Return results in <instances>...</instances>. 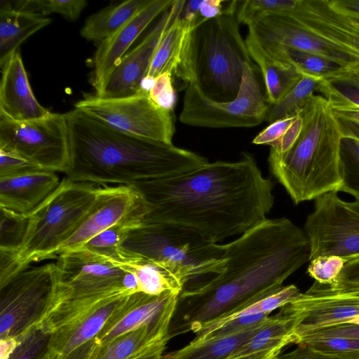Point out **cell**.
Masks as SVG:
<instances>
[{
  "label": "cell",
  "instance_id": "36",
  "mask_svg": "<svg viewBox=\"0 0 359 359\" xmlns=\"http://www.w3.org/2000/svg\"><path fill=\"white\" fill-rule=\"evenodd\" d=\"M88 6L86 0H22L13 6L18 10L35 13L43 16L53 13L62 15L67 19L75 21Z\"/></svg>",
  "mask_w": 359,
  "mask_h": 359
},
{
  "label": "cell",
  "instance_id": "39",
  "mask_svg": "<svg viewBox=\"0 0 359 359\" xmlns=\"http://www.w3.org/2000/svg\"><path fill=\"white\" fill-rule=\"evenodd\" d=\"M50 336L36 323L14 339L17 344L6 359H38L48 349Z\"/></svg>",
  "mask_w": 359,
  "mask_h": 359
},
{
  "label": "cell",
  "instance_id": "9",
  "mask_svg": "<svg viewBox=\"0 0 359 359\" xmlns=\"http://www.w3.org/2000/svg\"><path fill=\"white\" fill-rule=\"evenodd\" d=\"M55 294L74 312L87 311L102 301L139 292L135 277L84 248L59 255Z\"/></svg>",
  "mask_w": 359,
  "mask_h": 359
},
{
  "label": "cell",
  "instance_id": "56",
  "mask_svg": "<svg viewBox=\"0 0 359 359\" xmlns=\"http://www.w3.org/2000/svg\"><path fill=\"white\" fill-rule=\"evenodd\" d=\"M163 359H164V358Z\"/></svg>",
  "mask_w": 359,
  "mask_h": 359
},
{
  "label": "cell",
  "instance_id": "30",
  "mask_svg": "<svg viewBox=\"0 0 359 359\" xmlns=\"http://www.w3.org/2000/svg\"><path fill=\"white\" fill-rule=\"evenodd\" d=\"M296 325V318L280 309L276 315L268 317L259 330L227 359L296 344L293 335Z\"/></svg>",
  "mask_w": 359,
  "mask_h": 359
},
{
  "label": "cell",
  "instance_id": "4",
  "mask_svg": "<svg viewBox=\"0 0 359 359\" xmlns=\"http://www.w3.org/2000/svg\"><path fill=\"white\" fill-rule=\"evenodd\" d=\"M302 133L285 154L269 153L273 175L293 203L315 200L343 185L341 144L344 134L328 101L312 95L299 111Z\"/></svg>",
  "mask_w": 359,
  "mask_h": 359
},
{
  "label": "cell",
  "instance_id": "23",
  "mask_svg": "<svg viewBox=\"0 0 359 359\" xmlns=\"http://www.w3.org/2000/svg\"><path fill=\"white\" fill-rule=\"evenodd\" d=\"M97 255L133 274L137 280L139 292L147 294L158 295L165 292L180 294L188 283L178 270L128 254L121 249L109 256Z\"/></svg>",
  "mask_w": 359,
  "mask_h": 359
},
{
  "label": "cell",
  "instance_id": "11",
  "mask_svg": "<svg viewBox=\"0 0 359 359\" xmlns=\"http://www.w3.org/2000/svg\"><path fill=\"white\" fill-rule=\"evenodd\" d=\"M0 149L13 151L42 170L67 172L71 152L65 114H49L28 121L0 115Z\"/></svg>",
  "mask_w": 359,
  "mask_h": 359
},
{
  "label": "cell",
  "instance_id": "50",
  "mask_svg": "<svg viewBox=\"0 0 359 359\" xmlns=\"http://www.w3.org/2000/svg\"><path fill=\"white\" fill-rule=\"evenodd\" d=\"M283 346L245 355L235 359H276L281 353Z\"/></svg>",
  "mask_w": 359,
  "mask_h": 359
},
{
  "label": "cell",
  "instance_id": "2",
  "mask_svg": "<svg viewBox=\"0 0 359 359\" xmlns=\"http://www.w3.org/2000/svg\"><path fill=\"white\" fill-rule=\"evenodd\" d=\"M221 248L226 259L224 270L185 285L170 325V339L195 333L204 325L279 289L310 261L304 230L286 217L267 218Z\"/></svg>",
  "mask_w": 359,
  "mask_h": 359
},
{
  "label": "cell",
  "instance_id": "28",
  "mask_svg": "<svg viewBox=\"0 0 359 359\" xmlns=\"http://www.w3.org/2000/svg\"><path fill=\"white\" fill-rule=\"evenodd\" d=\"M266 320L252 327L231 334L193 339L187 346L163 355V358L164 359H227L259 330Z\"/></svg>",
  "mask_w": 359,
  "mask_h": 359
},
{
  "label": "cell",
  "instance_id": "7",
  "mask_svg": "<svg viewBox=\"0 0 359 359\" xmlns=\"http://www.w3.org/2000/svg\"><path fill=\"white\" fill-rule=\"evenodd\" d=\"M100 186L65 177L57 189L27 215L22 243L13 253L18 273L33 262L55 259V252L94 208Z\"/></svg>",
  "mask_w": 359,
  "mask_h": 359
},
{
  "label": "cell",
  "instance_id": "8",
  "mask_svg": "<svg viewBox=\"0 0 359 359\" xmlns=\"http://www.w3.org/2000/svg\"><path fill=\"white\" fill-rule=\"evenodd\" d=\"M121 249L178 270L187 278V283L219 274L226 266L221 244L189 229L168 223L142 222L131 227Z\"/></svg>",
  "mask_w": 359,
  "mask_h": 359
},
{
  "label": "cell",
  "instance_id": "21",
  "mask_svg": "<svg viewBox=\"0 0 359 359\" xmlns=\"http://www.w3.org/2000/svg\"><path fill=\"white\" fill-rule=\"evenodd\" d=\"M0 67L1 116L14 121H28L49 114L32 90L19 49Z\"/></svg>",
  "mask_w": 359,
  "mask_h": 359
},
{
  "label": "cell",
  "instance_id": "48",
  "mask_svg": "<svg viewBox=\"0 0 359 359\" xmlns=\"http://www.w3.org/2000/svg\"><path fill=\"white\" fill-rule=\"evenodd\" d=\"M330 2L341 13L359 20V0H331Z\"/></svg>",
  "mask_w": 359,
  "mask_h": 359
},
{
  "label": "cell",
  "instance_id": "35",
  "mask_svg": "<svg viewBox=\"0 0 359 359\" xmlns=\"http://www.w3.org/2000/svg\"><path fill=\"white\" fill-rule=\"evenodd\" d=\"M142 222L143 219L138 217L126 219L97 234L82 248L100 255H114L121 250V245L128 231Z\"/></svg>",
  "mask_w": 359,
  "mask_h": 359
},
{
  "label": "cell",
  "instance_id": "54",
  "mask_svg": "<svg viewBox=\"0 0 359 359\" xmlns=\"http://www.w3.org/2000/svg\"><path fill=\"white\" fill-rule=\"evenodd\" d=\"M54 354L48 349L38 359H53Z\"/></svg>",
  "mask_w": 359,
  "mask_h": 359
},
{
  "label": "cell",
  "instance_id": "43",
  "mask_svg": "<svg viewBox=\"0 0 359 359\" xmlns=\"http://www.w3.org/2000/svg\"><path fill=\"white\" fill-rule=\"evenodd\" d=\"M298 114L284 117L270 123L266 128L257 134L253 139L252 143L271 146L283 135Z\"/></svg>",
  "mask_w": 359,
  "mask_h": 359
},
{
  "label": "cell",
  "instance_id": "10",
  "mask_svg": "<svg viewBox=\"0 0 359 359\" xmlns=\"http://www.w3.org/2000/svg\"><path fill=\"white\" fill-rule=\"evenodd\" d=\"M269 104L262 93L253 64L244 67L237 96L217 102L202 91L196 80L186 88L180 121L187 125L211 128L253 127L265 121Z\"/></svg>",
  "mask_w": 359,
  "mask_h": 359
},
{
  "label": "cell",
  "instance_id": "46",
  "mask_svg": "<svg viewBox=\"0 0 359 359\" xmlns=\"http://www.w3.org/2000/svg\"><path fill=\"white\" fill-rule=\"evenodd\" d=\"M309 336L344 337L359 339V325L348 323L341 324L316 331L306 337Z\"/></svg>",
  "mask_w": 359,
  "mask_h": 359
},
{
  "label": "cell",
  "instance_id": "18",
  "mask_svg": "<svg viewBox=\"0 0 359 359\" xmlns=\"http://www.w3.org/2000/svg\"><path fill=\"white\" fill-rule=\"evenodd\" d=\"M183 3L184 0H179L177 12L158 42L146 76L156 78L168 72L174 83L177 79L187 88L196 80L194 31L197 26L179 16Z\"/></svg>",
  "mask_w": 359,
  "mask_h": 359
},
{
  "label": "cell",
  "instance_id": "33",
  "mask_svg": "<svg viewBox=\"0 0 359 359\" xmlns=\"http://www.w3.org/2000/svg\"><path fill=\"white\" fill-rule=\"evenodd\" d=\"M321 81L318 78L302 75L297 84L278 103L269 104L265 121L272 123L298 114Z\"/></svg>",
  "mask_w": 359,
  "mask_h": 359
},
{
  "label": "cell",
  "instance_id": "42",
  "mask_svg": "<svg viewBox=\"0 0 359 359\" xmlns=\"http://www.w3.org/2000/svg\"><path fill=\"white\" fill-rule=\"evenodd\" d=\"M42 170L21 156L0 149V178Z\"/></svg>",
  "mask_w": 359,
  "mask_h": 359
},
{
  "label": "cell",
  "instance_id": "32",
  "mask_svg": "<svg viewBox=\"0 0 359 359\" xmlns=\"http://www.w3.org/2000/svg\"><path fill=\"white\" fill-rule=\"evenodd\" d=\"M334 111L359 112V65L322 80L318 87Z\"/></svg>",
  "mask_w": 359,
  "mask_h": 359
},
{
  "label": "cell",
  "instance_id": "38",
  "mask_svg": "<svg viewBox=\"0 0 359 359\" xmlns=\"http://www.w3.org/2000/svg\"><path fill=\"white\" fill-rule=\"evenodd\" d=\"M341 160L344 182L339 191L359 196V140L344 137Z\"/></svg>",
  "mask_w": 359,
  "mask_h": 359
},
{
  "label": "cell",
  "instance_id": "1",
  "mask_svg": "<svg viewBox=\"0 0 359 359\" xmlns=\"http://www.w3.org/2000/svg\"><path fill=\"white\" fill-rule=\"evenodd\" d=\"M149 207L145 223H168L215 243L242 235L266 220L274 203L273 184L255 158L215 161L184 174L130 185Z\"/></svg>",
  "mask_w": 359,
  "mask_h": 359
},
{
  "label": "cell",
  "instance_id": "55",
  "mask_svg": "<svg viewBox=\"0 0 359 359\" xmlns=\"http://www.w3.org/2000/svg\"><path fill=\"white\" fill-rule=\"evenodd\" d=\"M347 323L359 325V314L352 318Z\"/></svg>",
  "mask_w": 359,
  "mask_h": 359
},
{
  "label": "cell",
  "instance_id": "31",
  "mask_svg": "<svg viewBox=\"0 0 359 359\" xmlns=\"http://www.w3.org/2000/svg\"><path fill=\"white\" fill-rule=\"evenodd\" d=\"M147 0H127L108 6L90 15L80 30L88 40L102 42L130 20Z\"/></svg>",
  "mask_w": 359,
  "mask_h": 359
},
{
  "label": "cell",
  "instance_id": "14",
  "mask_svg": "<svg viewBox=\"0 0 359 359\" xmlns=\"http://www.w3.org/2000/svg\"><path fill=\"white\" fill-rule=\"evenodd\" d=\"M303 229L309 242L310 260L323 255L340 256L348 261L359 257V212L337 192H327L315 199Z\"/></svg>",
  "mask_w": 359,
  "mask_h": 359
},
{
  "label": "cell",
  "instance_id": "53",
  "mask_svg": "<svg viewBox=\"0 0 359 359\" xmlns=\"http://www.w3.org/2000/svg\"><path fill=\"white\" fill-rule=\"evenodd\" d=\"M354 197L355 200L352 202H347L348 205L352 208L353 210H355L356 212H359V196L358 195H353L352 196Z\"/></svg>",
  "mask_w": 359,
  "mask_h": 359
},
{
  "label": "cell",
  "instance_id": "41",
  "mask_svg": "<svg viewBox=\"0 0 359 359\" xmlns=\"http://www.w3.org/2000/svg\"><path fill=\"white\" fill-rule=\"evenodd\" d=\"M149 96L158 107L172 111L176 104L177 95L173 78L170 72H163L155 78Z\"/></svg>",
  "mask_w": 359,
  "mask_h": 359
},
{
  "label": "cell",
  "instance_id": "19",
  "mask_svg": "<svg viewBox=\"0 0 359 359\" xmlns=\"http://www.w3.org/2000/svg\"><path fill=\"white\" fill-rule=\"evenodd\" d=\"M175 0H147L140 11L111 36L100 43L93 59L91 83L97 93L129 48Z\"/></svg>",
  "mask_w": 359,
  "mask_h": 359
},
{
  "label": "cell",
  "instance_id": "47",
  "mask_svg": "<svg viewBox=\"0 0 359 359\" xmlns=\"http://www.w3.org/2000/svg\"><path fill=\"white\" fill-rule=\"evenodd\" d=\"M168 337L160 339L131 359H163Z\"/></svg>",
  "mask_w": 359,
  "mask_h": 359
},
{
  "label": "cell",
  "instance_id": "16",
  "mask_svg": "<svg viewBox=\"0 0 359 359\" xmlns=\"http://www.w3.org/2000/svg\"><path fill=\"white\" fill-rule=\"evenodd\" d=\"M149 210L142 196L132 187L100 186L94 208L73 234L57 249L55 259L62 253L82 248L97 234L126 219L135 217L144 219Z\"/></svg>",
  "mask_w": 359,
  "mask_h": 359
},
{
  "label": "cell",
  "instance_id": "22",
  "mask_svg": "<svg viewBox=\"0 0 359 359\" xmlns=\"http://www.w3.org/2000/svg\"><path fill=\"white\" fill-rule=\"evenodd\" d=\"M55 172L36 170L0 178V208L27 215L59 186Z\"/></svg>",
  "mask_w": 359,
  "mask_h": 359
},
{
  "label": "cell",
  "instance_id": "15",
  "mask_svg": "<svg viewBox=\"0 0 359 359\" xmlns=\"http://www.w3.org/2000/svg\"><path fill=\"white\" fill-rule=\"evenodd\" d=\"M280 309L297 320L296 344L309 334L347 323L359 314V288L340 285H313L292 302Z\"/></svg>",
  "mask_w": 359,
  "mask_h": 359
},
{
  "label": "cell",
  "instance_id": "45",
  "mask_svg": "<svg viewBox=\"0 0 359 359\" xmlns=\"http://www.w3.org/2000/svg\"><path fill=\"white\" fill-rule=\"evenodd\" d=\"M359 288V257L349 259L334 284Z\"/></svg>",
  "mask_w": 359,
  "mask_h": 359
},
{
  "label": "cell",
  "instance_id": "37",
  "mask_svg": "<svg viewBox=\"0 0 359 359\" xmlns=\"http://www.w3.org/2000/svg\"><path fill=\"white\" fill-rule=\"evenodd\" d=\"M27 215L0 208V250L15 253L24 239Z\"/></svg>",
  "mask_w": 359,
  "mask_h": 359
},
{
  "label": "cell",
  "instance_id": "12",
  "mask_svg": "<svg viewBox=\"0 0 359 359\" xmlns=\"http://www.w3.org/2000/svg\"><path fill=\"white\" fill-rule=\"evenodd\" d=\"M74 107L126 133L172 144V111L158 107L147 92L140 90L130 96L113 98L85 95L74 104Z\"/></svg>",
  "mask_w": 359,
  "mask_h": 359
},
{
  "label": "cell",
  "instance_id": "17",
  "mask_svg": "<svg viewBox=\"0 0 359 359\" xmlns=\"http://www.w3.org/2000/svg\"><path fill=\"white\" fill-rule=\"evenodd\" d=\"M179 0L164 12L143 39L128 51L95 95L102 98L130 96L140 90V85L149 70L158 42L175 16Z\"/></svg>",
  "mask_w": 359,
  "mask_h": 359
},
{
  "label": "cell",
  "instance_id": "40",
  "mask_svg": "<svg viewBox=\"0 0 359 359\" xmlns=\"http://www.w3.org/2000/svg\"><path fill=\"white\" fill-rule=\"evenodd\" d=\"M307 273L315 281L327 285L334 284L348 259L336 255H323L309 261Z\"/></svg>",
  "mask_w": 359,
  "mask_h": 359
},
{
  "label": "cell",
  "instance_id": "29",
  "mask_svg": "<svg viewBox=\"0 0 359 359\" xmlns=\"http://www.w3.org/2000/svg\"><path fill=\"white\" fill-rule=\"evenodd\" d=\"M273 310L271 300L262 296L229 315L204 325L194 339H208L241 332L265 320Z\"/></svg>",
  "mask_w": 359,
  "mask_h": 359
},
{
  "label": "cell",
  "instance_id": "24",
  "mask_svg": "<svg viewBox=\"0 0 359 359\" xmlns=\"http://www.w3.org/2000/svg\"><path fill=\"white\" fill-rule=\"evenodd\" d=\"M127 296L108 299L78 320L51 334L48 350L56 356L64 358L95 339Z\"/></svg>",
  "mask_w": 359,
  "mask_h": 359
},
{
  "label": "cell",
  "instance_id": "13",
  "mask_svg": "<svg viewBox=\"0 0 359 359\" xmlns=\"http://www.w3.org/2000/svg\"><path fill=\"white\" fill-rule=\"evenodd\" d=\"M57 281L55 262L23 269L0 286V338L15 339L35 325Z\"/></svg>",
  "mask_w": 359,
  "mask_h": 359
},
{
  "label": "cell",
  "instance_id": "52",
  "mask_svg": "<svg viewBox=\"0 0 359 359\" xmlns=\"http://www.w3.org/2000/svg\"><path fill=\"white\" fill-rule=\"evenodd\" d=\"M338 119L359 124V112L334 111Z\"/></svg>",
  "mask_w": 359,
  "mask_h": 359
},
{
  "label": "cell",
  "instance_id": "26",
  "mask_svg": "<svg viewBox=\"0 0 359 359\" xmlns=\"http://www.w3.org/2000/svg\"><path fill=\"white\" fill-rule=\"evenodd\" d=\"M52 20L39 14L18 10L10 3L0 7V66L30 36Z\"/></svg>",
  "mask_w": 359,
  "mask_h": 359
},
{
  "label": "cell",
  "instance_id": "3",
  "mask_svg": "<svg viewBox=\"0 0 359 359\" xmlns=\"http://www.w3.org/2000/svg\"><path fill=\"white\" fill-rule=\"evenodd\" d=\"M71 164L65 177L100 186L178 175L208 163L191 151L126 133L74 108L65 113Z\"/></svg>",
  "mask_w": 359,
  "mask_h": 359
},
{
  "label": "cell",
  "instance_id": "49",
  "mask_svg": "<svg viewBox=\"0 0 359 359\" xmlns=\"http://www.w3.org/2000/svg\"><path fill=\"white\" fill-rule=\"evenodd\" d=\"M98 344L95 338L79 346L67 356L60 358L54 355L53 359H89Z\"/></svg>",
  "mask_w": 359,
  "mask_h": 359
},
{
  "label": "cell",
  "instance_id": "5",
  "mask_svg": "<svg viewBox=\"0 0 359 359\" xmlns=\"http://www.w3.org/2000/svg\"><path fill=\"white\" fill-rule=\"evenodd\" d=\"M248 32L264 42L342 66L359 65V20L341 13L328 0H297L285 13L257 18L248 25Z\"/></svg>",
  "mask_w": 359,
  "mask_h": 359
},
{
  "label": "cell",
  "instance_id": "44",
  "mask_svg": "<svg viewBox=\"0 0 359 359\" xmlns=\"http://www.w3.org/2000/svg\"><path fill=\"white\" fill-rule=\"evenodd\" d=\"M302 128L303 118L299 113L292 124L283 135L270 146V154L283 155L287 153L297 140Z\"/></svg>",
  "mask_w": 359,
  "mask_h": 359
},
{
  "label": "cell",
  "instance_id": "51",
  "mask_svg": "<svg viewBox=\"0 0 359 359\" xmlns=\"http://www.w3.org/2000/svg\"><path fill=\"white\" fill-rule=\"evenodd\" d=\"M345 137H353L359 140V124L338 119Z\"/></svg>",
  "mask_w": 359,
  "mask_h": 359
},
{
  "label": "cell",
  "instance_id": "27",
  "mask_svg": "<svg viewBox=\"0 0 359 359\" xmlns=\"http://www.w3.org/2000/svg\"><path fill=\"white\" fill-rule=\"evenodd\" d=\"M171 320L167 318L98 344L89 359H131L156 341L169 338Z\"/></svg>",
  "mask_w": 359,
  "mask_h": 359
},
{
  "label": "cell",
  "instance_id": "25",
  "mask_svg": "<svg viewBox=\"0 0 359 359\" xmlns=\"http://www.w3.org/2000/svg\"><path fill=\"white\" fill-rule=\"evenodd\" d=\"M245 43L252 60L262 72L269 104L278 103L297 84L302 74L274 57L253 34L248 33Z\"/></svg>",
  "mask_w": 359,
  "mask_h": 359
},
{
  "label": "cell",
  "instance_id": "34",
  "mask_svg": "<svg viewBox=\"0 0 359 359\" xmlns=\"http://www.w3.org/2000/svg\"><path fill=\"white\" fill-rule=\"evenodd\" d=\"M297 345H306L323 355L337 359H359V339L344 337L309 336Z\"/></svg>",
  "mask_w": 359,
  "mask_h": 359
},
{
  "label": "cell",
  "instance_id": "20",
  "mask_svg": "<svg viewBox=\"0 0 359 359\" xmlns=\"http://www.w3.org/2000/svg\"><path fill=\"white\" fill-rule=\"evenodd\" d=\"M178 296L172 292L158 295L137 292L127 296L95 337L97 343L103 345L127 332L172 318Z\"/></svg>",
  "mask_w": 359,
  "mask_h": 359
},
{
  "label": "cell",
  "instance_id": "6",
  "mask_svg": "<svg viewBox=\"0 0 359 359\" xmlns=\"http://www.w3.org/2000/svg\"><path fill=\"white\" fill-rule=\"evenodd\" d=\"M238 1L194 31L196 81L212 100L230 102L238 95L245 64H252L236 17Z\"/></svg>",
  "mask_w": 359,
  "mask_h": 359
}]
</instances>
